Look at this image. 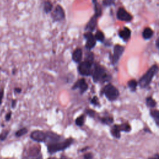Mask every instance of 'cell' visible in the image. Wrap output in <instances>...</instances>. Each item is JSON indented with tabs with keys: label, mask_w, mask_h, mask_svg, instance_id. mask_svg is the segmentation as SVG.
<instances>
[{
	"label": "cell",
	"mask_w": 159,
	"mask_h": 159,
	"mask_svg": "<svg viewBox=\"0 0 159 159\" xmlns=\"http://www.w3.org/2000/svg\"><path fill=\"white\" fill-rule=\"evenodd\" d=\"M158 70V67L157 65H153L148 71L142 76L139 80V83L141 88H146L149 85L153 77Z\"/></svg>",
	"instance_id": "1"
},
{
	"label": "cell",
	"mask_w": 159,
	"mask_h": 159,
	"mask_svg": "<svg viewBox=\"0 0 159 159\" xmlns=\"http://www.w3.org/2000/svg\"><path fill=\"white\" fill-rule=\"evenodd\" d=\"M73 142V139L72 138L68 139L63 141V142H55V143H51L48 145V151L49 153L54 154L60 150H64L69 147Z\"/></svg>",
	"instance_id": "2"
},
{
	"label": "cell",
	"mask_w": 159,
	"mask_h": 159,
	"mask_svg": "<svg viewBox=\"0 0 159 159\" xmlns=\"http://www.w3.org/2000/svg\"><path fill=\"white\" fill-rule=\"evenodd\" d=\"M92 65H93V62L87 60L81 62L78 67V72L83 76H90L93 73Z\"/></svg>",
	"instance_id": "3"
},
{
	"label": "cell",
	"mask_w": 159,
	"mask_h": 159,
	"mask_svg": "<svg viewBox=\"0 0 159 159\" xmlns=\"http://www.w3.org/2000/svg\"><path fill=\"white\" fill-rule=\"evenodd\" d=\"M103 92L106 97L110 101H114L119 96V91L113 85H107L103 90Z\"/></svg>",
	"instance_id": "4"
},
{
	"label": "cell",
	"mask_w": 159,
	"mask_h": 159,
	"mask_svg": "<svg viewBox=\"0 0 159 159\" xmlns=\"http://www.w3.org/2000/svg\"><path fill=\"white\" fill-rule=\"evenodd\" d=\"M92 75H93V78L95 82L103 81L106 77V73L105 70L102 67V66L98 65H95L94 70L93 73H92Z\"/></svg>",
	"instance_id": "5"
},
{
	"label": "cell",
	"mask_w": 159,
	"mask_h": 159,
	"mask_svg": "<svg viewBox=\"0 0 159 159\" xmlns=\"http://www.w3.org/2000/svg\"><path fill=\"white\" fill-rule=\"evenodd\" d=\"M65 11L63 7L59 4L57 5L52 14L53 19L55 21H60L65 18Z\"/></svg>",
	"instance_id": "6"
},
{
	"label": "cell",
	"mask_w": 159,
	"mask_h": 159,
	"mask_svg": "<svg viewBox=\"0 0 159 159\" xmlns=\"http://www.w3.org/2000/svg\"><path fill=\"white\" fill-rule=\"evenodd\" d=\"M31 138L36 142H43L46 140V133L41 131H34L31 134Z\"/></svg>",
	"instance_id": "7"
},
{
	"label": "cell",
	"mask_w": 159,
	"mask_h": 159,
	"mask_svg": "<svg viewBox=\"0 0 159 159\" xmlns=\"http://www.w3.org/2000/svg\"><path fill=\"white\" fill-rule=\"evenodd\" d=\"M84 37L87 39V43L85 46L86 48L89 50L93 49L95 46L96 43V40L95 36L91 32H88L84 34Z\"/></svg>",
	"instance_id": "8"
},
{
	"label": "cell",
	"mask_w": 159,
	"mask_h": 159,
	"mask_svg": "<svg viewBox=\"0 0 159 159\" xmlns=\"http://www.w3.org/2000/svg\"><path fill=\"white\" fill-rule=\"evenodd\" d=\"M77 88L80 89L81 94L85 93V92L88 90V85L84 78L79 79L76 83H75L73 87H72L73 90H75Z\"/></svg>",
	"instance_id": "9"
},
{
	"label": "cell",
	"mask_w": 159,
	"mask_h": 159,
	"mask_svg": "<svg viewBox=\"0 0 159 159\" xmlns=\"http://www.w3.org/2000/svg\"><path fill=\"white\" fill-rule=\"evenodd\" d=\"M117 17L121 21H131L132 17V16L122 7L119 8L117 13Z\"/></svg>",
	"instance_id": "10"
},
{
	"label": "cell",
	"mask_w": 159,
	"mask_h": 159,
	"mask_svg": "<svg viewBox=\"0 0 159 159\" xmlns=\"http://www.w3.org/2000/svg\"><path fill=\"white\" fill-rule=\"evenodd\" d=\"M124 51V47L119 45L115 46L114 48V55L113 58V62L114 63H116L118 62Z\"/></svg>",
	"instance_id": "11"
},
{
	"label": "cell",
	"mask_w": 159,
	"mask_h": 159,
	"mask_svg": "<svg viewBox=\"0 0 159 159\" xmlns=\"http://www.w3.org/2000/svg\"><path fill=\"white\" fill-rule=\"evenodd\" d=\"M96 24H97V17L96 16H94L93 17H92L91 18L90 21L87 24L85 29L90 31V32L93 31L96 28Z\"/></svg>",
	"instance_id": "12"
},
{
	"label": "cell",
	"mask_w": 159,
	"mask_h": 159,
	"mask_svg": "<svg viewBox=\"0 0 159 159\" xmlns=\"http://www.w3.org/2000/svg\"><path fill=\"white\" fill-rule=\"evenodd\" d=\"M82 58V51L80 48L75 49L72 54V59L75 62H80Z\"/></svg>",
	"instance_id": "13"
},
{
	"label": "cell",
	"mask_w": 159,
	"mask_h": 159,
	"mask_svg": "<svg viewBox=\"0 0 159 159\" xmlns=\"http://www.w3.org/2000/svg\"><path fill=\"white\" fill-rule=\"evenodd\" d=\"M131 30L127 28H125L122 31H121L119 33V36L124 40H128L131 37Z\"/></svg>",
	"instance_id": "14"
},
{
	"label": "cell",
	"mask_w": 159,
	"mask_h": 159,
	"mask_svg": "<svg viewBox=\"0 0 159 159\" xmlns=\"http://www.w3.org/2000/svg\"><path fill=\"white\" fill-rule=\"evenodd\" d=\"M153 34L154 32L151 29L149 28H146V29H144L143 33H142V36H143V37L145 39H149L152 37Z\"/></svg>",
	"instance_id": "15"
},
{
	"label": "cell",
	"mask_w": 159,
	"mask_h": 159,
	"mask_svg": "<svg viewBox=\"0 0 159 159\" xmlns=\"http://www.w3.org/2000/svg\"><path fill=\"white\" fill-rule=\"evenodd\" d=\"M120 131L121 130L119 129V126H118V125H114L111 129V134L114 137L119 139L121 137Z\"/></svg>",
	"instance_id": "16"
},
{
	"label": "cell",
	"mask_w": 159,
	"mask_h": 159,
	"mask_svg": "<svg viewBox=\"0 0 159 159\" xmlns=\"http://www.w3.org/2000/svg\"><path fill=\"white\" fill-rule=\"evenodd\" d=\"M53 8V4L50 1H45L44 3V11L46 13L51 12Z\"/></svg>",
	"instance_id": "17"
},
{
	"label": "cell",
	"mask_w": 159,
	"mask_h": 159,
	"mask_svg": "<svg viewBox=\"0 0 159 159\" xmlns=\"http://www.w3.org/2000/svg\"><path fill=\"white\" fill-rule=\"evenodd\" d=\"M85 120V116L82 114L78 116L76 119V120H75V124H76V125H78V126H82V125L84 124Z\"/></svg>",
	"instance_id": "18"
},
{
	"label": "cell",
	"mask_w": 159,
	"mask_h": 159,
	"mask_svg": "<svg viewBox=\"0 0 159 159\" xmlns=\"http://www.w3.org/2000/svg\"><path fill=\"white\" fill-rule=\"evenodd\" d=\"M150 114H151L152 117L154 119L157 124L159 125V111L155 110H152L150 111Z\"/></svg>",
	"instance_id": "19"
},
{
	"label": "cell",
	"mask_w": 159,
	"mask_h": 159,
	"mask_svg": "<svg viewBox=\"0 0 159 159\" xmlns=\"http://www.w3.org/2000/svg\"><path fill=\"white\" fill-rule=\"evenodd\" d=\"M95 37L96 40H98V41H100V42H103L104 39H105V36H104V34L102 31H98L96 32Z\"/></svg>",
	"instance_id": "20"
},
{
	"label": "cell",
	"mask_w": 159,
	"mask_h": 159,
	"mask_svg": "<svg viewBox=\"0 0 159 159\" xmlns=\"http://www.w3.org/2000/svg\"><path fill=\"white\" fill-rule=\"evenodd\" d=\"M137 86V82L134 80H130L128 82V87L133 91L136 90Z\"/></svg>",
	"instance_id": "21"
},
{
	"label": "cell",
	"mask_w": 159,
	"mask_h": 159,
	"mask_svg": "<svg viewBox=\"0 0 159 159\" xmlns=\"http://www.w3.org/2000/svg\"><path fill=\"white\" fill-rule=\"evenodd\" d=\"M147 105L150 107H154L156 106V102L152 97H149L147 98Z\"/></svg>",
	"instance_id": "22"
},
{
	"label": "cell",
	"mask_w": 159,
	"mask_h": 159,
	"mask_svg": "<svg viewBox=\"0 0 159 159\" xmlns=\"http://www.w3.org/2000/svg\"><path fill=\"white\" fill-rule=\"evenodd\" d=\"M28 129L26 128H22L19 130H18L17 132H16V137H21L22 136H24V134H26L28 132Z\"/></svg>",
	"instance_id": "23"
},
{
	"label": "cell",
	"mask_w": 159,
	"mask_h": 159,
	"mask_svg": "<svg viewBox=\"0 0 159 159\" xmlns=\"http://www.w3.org/2000/svg\"><path fill=\"white\" fill-rule=\"evenodd\" d=\"M119 129L122 131H125V132H129L131 131V127L129 124H122L119 126Z\"/></svg>",
	"instance_id": "24"
},
{
	"label": "cell",
	"mask_w": 159,
	"mask_h": 159,
	"mask_svg": "<svg viewBox=\"0 0 159 159\" xmlns=\"http://www.w3.org/2000/svg\"><path fill=\"white\" fill-rule=\"evenodd\" d=\"M95 15L96 17H99V16H101L102 14V10H101V7L100 6L97 4V3L95 1Z\"/></svg>",
	"instance_id": "25"
},
{
	"label": "cell",
	"mask_w": 159,
	"mask_h": 159,
	"mask_svg": "<svg viewBox=\"0 0 159 159\" xmlns=\"http://www.w3.org/2000/svg\"><path fill=\"white\" fill-rule=\"evenodd\" d=\"M113 118H110V117H107V118H103L102 119V121L105 123V124H110L113 122Z\"/></svg>",
	"instance_id": "26"
},
{
	"label": "cell",
	"mask_w": 159,
	"mask_h": 159,
	"mask_svg": "<svg viewBox=\"0 0 159 159\" xmlns=\"http://www.w3.org/2000/svg\"><path fill=\"white\" fill-rule=\"evenodd\" d=\"M8 133H9V132L7 131H3L2 133H1V134H0V140H5L7 136L8 135Z\"/></svg>",
	"instance_id": "27"
},
{
	"label": "cell",
	"mask_w": 159,
	"mask_h": 159,
	"mask_svg": "<svg viewBox=\"0 0 159 159\" xmlns=\"http://www.w3.org/2000/svg\"><path fill=\"white\" fill-rule=\"evenodd\" d=\"M91 102L92 104H93L94 105H99V102H98V99L96 96H94L93 98L91 99Z\"/></svg>",
	"instance_id": "28"
},
{
	"label": "cell",
	"mask_w": 159,
	"mask_h": 159,
	"mask_svg": "<svg viewBox=\"0 0 159 159\" xmlns=\"http://www.w3.org/2000/svg\"><path fill=\"white\" fill-rule=\"evenodd\" d=\"M86 113L88 116H90V117H94L95 114V112L93 110H88L86 111Z\"/></svg>",
	"instance_id": "29"
},
{
	"label": "cell",
	"mask_w": 159,
	"mask_h": 159,
	"mask_svg": "<svg viewBox=\"0 0 159 159\" xmlns=\"http://www.w3.org/2000/svg\"><path fill=\"white\" fill-rule=\"evenodd\" d=\"M4 96V90L1 89L0 90V105L2 103V99Z\"/></svg>",
	"instance_id": "30"
},
{
	"label": "cell",
	"mask_w": 159,
	"mask_h": 159,
	"mask_svg": "<svg viewBox=\"0 0 159 159\" xmlns=\"http://www.w3.org/2000/svg\"><path fill=\"white\" fill-rule=\"evenodd\" d=\"M11 118V112L10 111L9 113L6 114V115L5 116V118H6V121H10Z\"/></svg>",
	"instance_id": "31"
},
{
	"label": "cell",
	"mask_w": 159,
	"mask_h": 159,
	"mask_svg": "<svg viewBox=\"0 0 159 159\" xmlns=\"http://www.w3.org/2000/svg\"><path fill=\"white\" fill-rule=\"evenodd\" d=\"M92 158H93V156H92L91 154H90V153L86 154L84 155V158L85 159H92Z\"/></svg>",
	"instance_id": "32"
},
{
	"label": "cell",
	"mask_w": 159,
	"mask_h": 159,
	"mask_svg": "<svg viewBox=\"0 0 159 159\" xmlns=\"http://www.w3.org/2000/svg\"><path fill=\"white\" fill-rule=\"evenodd\" d=\"M111 3H113V2L111 1H103V4L105 6H110V5H111Z\"/></svg>",
	"instance_id": "33"
},
{
	"label": "cell",
	"mask_w": 159,
	"mask_h": 159,
	"mask_svg": "<svg viewBox=\"0 0 159 159\" xmlns=\"http://www.w3.org/2000/svg\"><path fill=\"white\" fill-rule=\"evenodd\" d=\"M16 103H17V101H16V99H13V100H12V105H11V106H12V107H15V106H16Z\"/></svg>",
	"instance_id": "34"
},
{
	"label": "cell",
	"mask_w": 159,
	"mask_h": 159,
	"mask_svg": "<svg viewBox=\"0 0 159 159\" xmlns=\"http://www.w3.org/2000/svg\"><path fill=\"white\" fill-rule=\"evenodd\" d=\"M14 91H15L16 93H20L22 91V90H21V88H16L14 89Z\"/></svg>",
	"instance_id": "35"
},
{
	"label": "cell",
	"mask_w": 159,
	"mask_h": 159,
	"mask_svg": "<svg viewBox=\"0 0 159 159\" xmlns=\"http://www.w3.org/2000/svg\"><path fill=\"white\" fill-rule=\"evenodd\" d=\"M149 159H159V155L158 154H156L153 157L149 158Z\"/></svg>",
	"instance_id": "36"
},
{
	"label": "cell",
	"mask_w": 159,
	"mask_h": 159,
	"mask_svg": "<svg viewBox=\"0 0 159 159\" xmlns=\"http://www.w3.org/2000/svg\"><path fill=\"white\" fill-rule=\"evenodd\" d=\"M156 45H157V47L159 49V37L157 39V40L156 41Z\"/></svg>",
	"instance_id": "37"
},
{
	"label": "cell",
	"mask_w": 159,
	"mask_h": 159,
	"mask_svg": "<svg viewBox=\"0 0 159 159\" xmlns=\"http://www.w3.org/2000/svg\"><path fill=\"white\" fill-rule=\"evenodd\" d=\"M60 159H66V158L65 157H62Z\"/></svg>",
	"instance_id": "38"
},
{
	"label": "cell",
	"mask_w": 159,
	"mask_h": 159,
	"mask_svg": "<svg viewBox=\"0 0 159 159\" xmlns=\"http://www.w3.org/2000/svg\"><path fill=\"white\" fill-rule=\"evenodd\" d=\"M49 159H56V158H49Z\"/></svg>",
	"instance_id": "39"
}]
</instances>
